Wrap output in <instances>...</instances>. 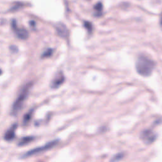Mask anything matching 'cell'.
Here are the masks:
<instances>
[{
  "instance_id": "cell-3",
  "label": "cell",
  "mask_w": 162,
  "mask_h": 162,
  "mask_svg": "<svg viewBox=\"0 0 162 162\" xmlns=\"http://www.w3.org/2000/svg\"><path fill=\"white\" fill-rule=\"evenodd\" d=\"M58 143V140H54V141L48 143L45 145L42 146H41V147H38V148H36L32 149V150L29 151V152H28L26 154H25V156L26 157H27V156H30L32 155L38 154V153H42L43 152H45V151H46V150L51 149L52 148L55 146H56Z\"/></svg>"
},
{
  "instance_id": "cell-4",
  "label": "cell",
  "mask_w": 162,
  "mask_h": 162,
  "mask_svg": "<svg viewBox=\"0 0 162 162\" xmlns=\"http://www.w3.org/2000/svg\"><path fill=\"white\" fill-rule=\"evenodd\" d=\"M156 134L151 129H145L141 134V138L146 144H151L155 141Z\"/></svg>"
},
{
  "instance_id": "cell-16",
  "label": "cell",
  "mask_w": 162,
  "mask_h": 162,
  "mask_svg": "<svg viewBox=\"0 0 162 162\" xmlns=\"http://www.w3.org/2000/svg\"><path fill=\"white\" fill-rule=\"evenodd\" d=\"M1 73H2V71H1V69H0V75H1Z\"/></svg>"
},
{
  "instance_id": "cell-15",
  "label": "cell",
  "mask_w": 162,
  "mask_h": 162,
  "mask_svg": "<svg viewBox=\"0 0 162 162\" xmlns=\"http://www.w3.org/2000/svg\"><path fill=\"white\" fill-rule=\"evenodd\" d=\"M160 24L161 27H162V13H161V15L160 19Z\"/></svg>"
},
{
  "instance_id": "cell-13",
  "label": "cell",
  "mask_w": 162,
  "mask_h": 162,
  "mask_svg": "<svg viewBox=\"0 0 162 162\" xmlns=\"http://www.w3.org/2000/svg\"><path fill=\"white\" fill-rule=\"evenodd\" d=\"M53 53V50L51 49V48H48V49H47L44 53H42V58L49 57V56H50L52 55Z\"/></svg>"
},
{
  "instance_id": "cell-9",
  "label": "cell",
  "mask_w": 162,
  "mask_h": 162,
  "mask_svg": "<svg viewBox=\"0 0 162 162\" xmlns=\"http://www.w3.org/2000/svg\"><path fill=\"white\" fill-rule=\"evenodd\" d=\"M103 4L101 2H98L95 4L94 6V16H96V17L101 16L103 15Z\"/></svg>"
},
{
  "instance_id": "cell-7",
  "label": "cell",
  "mask_w": 162,
  "mask_h": 162,
  "mask_svg": "<svg viewBox=\"0 0 162 162\" xmlns=\"http://www.w3.org/2000/svg\"><path fill=\"white\" fill-rule=\"evenodd\" d=\"M56 30L58 34L63 37H66L68 35V30L66 25L60 23L56 25Z\"/></svg>"
},
{
  "instance_id": "cell-5",
  "label": "cell",
  "mask_w": 162,
  "mask_h": 162,
  "mask_svg": "<svg viewBox=\"0 0 162 162\" xmlns=\"http://www.w3.org/2000/svg\"><path fill=\"white\" fill-rule=\"evenodd\" d=\"M12 28L15 32L16 35L18 37H19L20 39H26L28 38L29 37V32L26 29L24 28H19L18 27V26L17 25V22H16L15 20L12 21Z\"/></svg>"
},
{
  "instance_id": "cell-1",
  "label": "cell",
  "mask_w": 162,
  "mask_h": 162,
  "mask_svg": "<svg viewBox=\"0 0 162 162\" xmlns=\"http://www.w3.org/2000/svg\"><path fill=\"white\" fill-rule=\"evenodd\" d=\"M155 67V62L149 57L144 55H140L136 62L137 72L144 77H148L152 74Z\"/></svg>"
},
{
  "instance_id": "cell-10",
  "label": "cell",
  "mask_w": 162,
  "mask_h": 162,
  "mask_svg": "<svg viewBox=\"0 0 162 162\" xmlns=\"http://www.w3.org/2000/svg\"><path fill=\"white\" fill-rule=\"evenodd\" d=\"M32 113H33V111L32 110H30L27 113H26V114L24 115V123H28L32 118Z\"/></svg>"
},
{
  "instance_id": "cell-2",
  "label": "cell",
  "mask_w": 162,
  "mask_h": 162,
  "mask_svg": "<svg viewBox=\"0 0 162 162\" xmlns=\"http://www.w3.org/2000/svg\"><path fill=\"white\" fill-rule=\"evenodd\" d=\"M31 87V84L29 83L25 85V87L22 89L18 98L16 99L13 105L12 109V115H16L22 108L24 102L28 96L29 89Z\"/></svg>"
},
{
  "instance_id": "cell-11",
  "label": "cell",
  "mask_w": 162,
  "mask_h": 162,
  "mask_svg": "<svg viewBox=\"0 0 162 162\" xmlns=\"http://www.w3.org/2000/svg\"><path fill=\"white\" fill-rule=\"evenodd\" d=\"M84 27L88 30V31L89 32H91L92 31H93V25H92V24L90 22L84 21Z\"/></svg>"
},
{
  "instance_id": "cell-8",
  "label": "cell",
  "mask_w": 162,
  "mask_h": 162,
  "mask_svg": "<svg viewBox=\"0 0 162 162\" xmlns=\"http://www.w3.org/2000/svg\"><path fill=\"white\" fill-rule=\"evenodd\" d=\"M17 124H14V125H13L7 131L6 134L4 135V139H6L7 141H10V140L13 139L15 137V130L16 129H17Z\"/></svg>"
},
{
  "instance_id": "cell-14",
  "label": "cell",
  "mask_w": 162,
  "mask_h": 162,
  "mask_svg": "<svg viewBox=\"0 0 162 162\" xmlns=\"http://www.w3.org/2000/svg\"><path fill=\"white\" fill-rule=\"evenodd\" d=\"M123 156V155L122 154H118L117 155H116L114 158L112 159V162H115L116 161L119 160L120 159L122 158V157Z\"/></svg>"
},
{
  "instance_id": "cell-6",
  "label": "cell",
  "mask_w": 162,
  "mask_h": 162,
  "mask_svg": "<svg viewBox=\"0 0 162 162\" xmlns=\"http://www.w3.org/2000/svg\"><path fill=\"white\" fill-rule=\"evenodd\" d=\"M65 80V76L62 72H58L53 79L51 86L52 88H57L61 85Z\"/></svg>"
},
{
  "instance_id": "cell-12",
  "label": "cell",
  "mask_w": 162,
  "mask_h": 162,
  "mask_svg": "<svg viewBox=\"0 0 162 162\" xmlns=\"http://www.w3.org/2000/svg\"><path fill=\"white\" fill-rule=\"evenodd\" d=\"M33 139V137H24L21 139V141L19 143V145H25L26 144L29 143V142H30Z\"/></svg>"
}]
</instances>
